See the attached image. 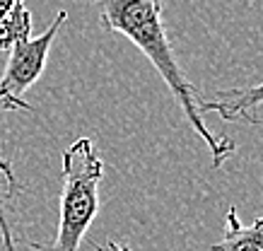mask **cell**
Listing matches in <instances>:
<instances>
[{"mask_svg":"<svg viewBox=\"0 0 263 251\" xmlns=\"http://www.w3.org/2000/svg\"><path fill=\"white\" fill-rule=\"evenodd\" d=\"M99 8V22L106 32L126 36L140 53L152 63L164 85L169 87L176 104L181 106L186 121L191 123L193 133L198 136L210 150L213 167L220 169L230 160L237 145L227 136H215L208 128L205 119L198 109L200 94L191 85L176 61L167 29L162 22V0H95Z\"/></svg>","mask_w":263,"mask_h":251,"instance_id":"6da1fadb","label":"cell"},{"mask_svg":"<svg viewBox=\"0 0 263 251\" xmlns=\"http://www.w3.org/2000/svg\"><path fill=\"white\" fill-rule=\"evenodd\" d=\"M104 160L92 138H78L63 152V186L58 203V229L53 244H32L41 251H78L99 213V184Z\"/></svg>","mask_w":263,"mask_h":251,"instance_id":"7a4b0ae2","label":"cell"},{"mask_svg":"<svg viewBox=\"0 0 263 251\" xmlns=\"http://www.w3.org/2000/svg\"><path fill=\"white\" fill-rule=\"evenodd\" d=\"M65 20H68V12L61 10L39 36L27 34V36L12 41L10 58L0 75V111H34V106L24 99V94L44 75L51 46H53Z\"/></svg>","mask_w":263,"mask_h":251,"instance_id":"3957f363","label":"cell"},{"mask_svg":"<svg viewBox=\"0 0 263 251\" xmlns=\"http://www.w3.org/2000/svg\"><path fill=\"white\" fill-rule=\"evenodd\" d=\"M261 106H263V80L251 85V87L222 89V92H215L213 97H200L198 102L200 113L215 111L224 121H244V123L261 121L256 116Z\"/></svg>","mask_w":263,"mask_h":251,"instance_id":"277c9868","label":"cell"},{"mask_svg":"<svg viewBox=\"0 0 263 251\" xmlns=\"http://www.w3.org/2000/svg\"><path fill=\"white\" fill-rule=\"evenodd\" d=\"M24 186L17 179L12 162L0 152V242L5 251H20L15 237V213Z\"/></svg>","mask_w":263,"mask_h":251,"instance_id":"5b68a950","label":"cell"},{"mask_svg":"<svg viewBox=\"0 0 263 251\" xmlns=\"http://www.w3.org/2000/svg\"><path fill=\"white\" fill-rule=\"evenodd\" d=\"M210 251H263V215L254 225H241L237 208L230 205L224 215V235Z\"/></svg>","mask_w":263,"mask_h":251,"instance_id":"8992f818","label":"cell"},{"mask_svg":"<svg viewBox=\"0 0 263 251\" xmlns=\"http://www.w3.org/2000/svg\"><path fill=\"white\" fill-rule=\"evenodd\" d=\"M32 34V12L24 0H0V51H8L12 41Z\"/></svg>","mask_w":263,"mask_h":251,"instance_id":"52a82bcc","label":"cell"},{"mask_svg":"<svg viewBox=\"0 0 263 251\" xmlns=\"http://www.w3.org/2000/svg\"><path fill=\"white\" fill-rule=\"evenodd\" d=\"M95 251H133L128 244H121V242H114V239H109L106 244H102V246H95Z\"/></svg>","mask_w":263,"mask_h":251,"instance_id":"ba28073f","label":"cell"}]
</instances>
